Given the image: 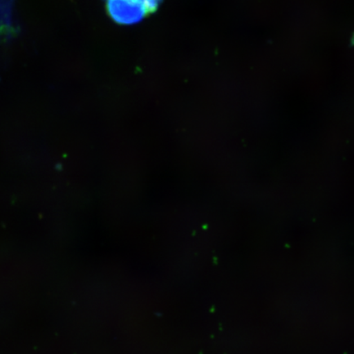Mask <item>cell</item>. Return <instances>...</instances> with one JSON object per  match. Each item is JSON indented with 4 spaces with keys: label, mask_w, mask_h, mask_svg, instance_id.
<instances>
[{
    "label": "cell",
    "mask_w": 354,
    "mask_h": 354,
    "mask_svg": "<svg viewBox=\"0 0 354 354\" xmlns=\"http://www.w3.org/2000/svg\"><path fill=\"white\" fill-rule=\"evenodd\" d=\"M108 11L113 19L122 24H131L145 17L142 3L135 0H109Z\"/></svg>",
    "instance_id": "obj_1"
}]
</instances>
